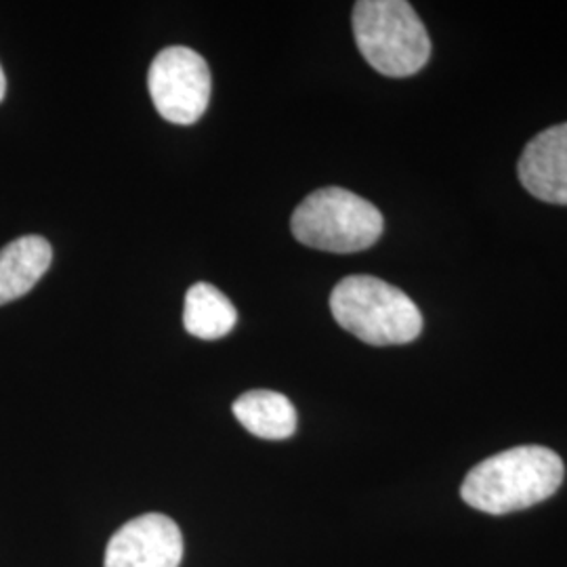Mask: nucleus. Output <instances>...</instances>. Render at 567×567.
I'll list each match as a JSON object with an SVG mask.
<instances>
[{
	"instance_id": "1",
	"label": "nucleus",
	"mask_w": 567,
	"mask_h": 567,
	"mask_svg": "<svg viewBox=\"0 0 567 567\" xmlns=\"http://www.w3.org/2000/svg\"><path fill=\"white\" fill-rule=\"evenodd\" d=\"M564 461L545 446L505 450L471 468L461 496L487 515H507L550 498L564 482Z\"/></svg>"
},
{
	"instance_id": "2",
	"label": "nucleus",
	"mask_w": 567,
	"mask_h": 567,
	"mask_svg": "<svg viewBox=\"0 0 567 567\" xmlns=\"http://www.w3.org/2000/svg\"><path fill=\"white\" fill-rule=\"evenodd\" d=\"M330 311L343 330L374 347L412 343L423 332L416 303L374 276H349L337 284Z\"/></svg>"
},
{
	"instance_id": "3",
	"label": "nucleus",
	"mask_w": 567,
	"mask_h": 567,
	"mask_svg": "<svg viewBox=\"0 0 567 567\" xmlns=\"http://www.w3.org/2000/svg\"><path fill=\"white\" fill-rule=\"evenodd\" d=\"M353 34L364 60L391 79L421 72L431 55L425 25L405 0L355 2Z\"/></svg>"
},
{
	"instance_id": "4",
	"label": "nucleus",
	"mask_w": 567,
	"mask_h": 567,
	"mask_svg": "<svg viewBox=\"0 0 567 567\" xmlns=\"http://www.w3.org/2000/svg\"><path fill=\"white\" fill-rule=\"evenodd\" d=\"M292 236L326 252H360L383 236V215L372 203L343 187L309 194L292 213Z\"/></svg>"
},
{
	"instance_id": "5",
	"label": "nucleus",
	"mask_w": 567,
	"mask_h": 567,
	"mask_svg": "<svg viewBox=\"0 0 567 567\" xmlns=\"http://www.w3.org/2000/svg\"><path fill=\"white\" fill-rule=\"evenodd\" d=\"M147 89L164 121L187 126L203 118L213 79L200 53L189 47H168L152 61Z\"/></svg>"
},
{
	"instance_id": "6",
	"label": "nucleus",
	"mask_w": 567,
	"mask_h": 567,
	"mask_svg": "<svg viewBox=\"0 0 567 567\" xmlns=\"http://www.w3.org/2000/svg\"><path fill=\"white\" fill-rule=\"evenodd\" d=\"M182 559L179 526L163 513H145L110 538L103 567H179Z\"/></svg>"
},
{
	"instance_id": "7",
	"label": "nucleus",
	"mask_w": 567,
	"mask_h": 567,
	"mask_svg": "<svg viewBox=\"0 0 567 567\" xmlns=\"http://www.w3.org/2000/svg\"><path fill=\"white\" fill-rule=\"evenodd\" d=\"M517 171L534 198L567 204V122L550 126L527 143Z\"/></svg>"
},
{
	"instance_id": "8",
	"label": "nucleus",
	"mask_w": 567,
	"mask_h": 567,
	"mask_svg": "<svg viewBox=\"0 0 567 567\" xmlns=\"http://www.w3.org/2000/svg\"><path fill=\"white\" fill-rule=\"evenodd\" d=\"M53 248L41 236H23L0 250V305L28 295L51 267Z\"/></svg>"
},
{
	"instance_id": "9",
	"label": "nucleus",
	"mask_w": 567,
	"mask_h": 567,
	"mask_svg": "<svg viewBox=\"0 0 567 567\" xmlns=\"http://www.w3.org/2000/svg\"><path fill=\"white\" fill-rule=\"evenodd\" d=\"M234 416L252 435L261 440H288L297 431V410L292 402L276 391H248L234 405Z\"/></svg>"
},
{
	"instance_id": "10",
	"label": "nucleus",
	"mask_w": 567,
	"mask_h": 567,
	"mask_svg": "<svg viewBox=\"0 0 567 567\" xmlns=\"http://www.w3.org/2000/svg\"><path fill=\"white\" fill-rule=\"evenodd\" d=\"M236 322V307L217 286L198 282L187 290L183 324L192 337L203 341H217L229 334Z\"/></svg>"
},
{
	"instance_id": "11",
	"label": "nucleus",
	"mask_w": 567,
	"mask_h": 567,
	"mask_svg": "<svg viewBox=\"0 0 567 567\" xmlns=\"http://www.w3.org/2000/svg\"><path fill=\"white\" fill-rule=\"evenodd\" d=\"M4 93H7V76H4L2 65H0V102L4 100Z\"/></svg>"
}]
</instances>
